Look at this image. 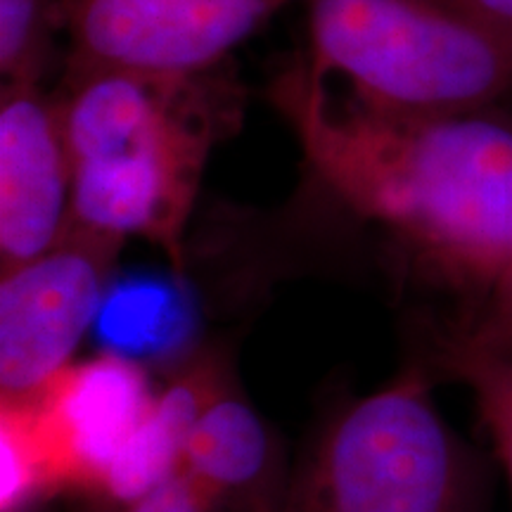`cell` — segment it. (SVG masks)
Listing matches in <instances>:
<instances>
[{
    "mask_svg": "<svg viewBox=\"0 0 512 512\" xmlns=\"http://www.w3.org/2000/svg\"><path fill=\"white\" fill-rule=\"evenodd\" d=\"M437 3L484 24L512 29V0H437Z\"/></svg>",
    "mask_w": 512,
    "mask_h": 512,
    "instance_id": "2e32d148",
    "label": "cell"
},
{
    "mask_svg": "<svg viewBox=\"0 0 512 512\" xmlns=\"http://www.w3.org/2000/svg\"><path fill=\"white\" fill-rule=\"evenodd\" d=\"M57 100L72 159V223L150 242L181 273L204 169L238 128V81L221 64L202 72L102 67L64 74Z\"/></svg>",
    "mask_w": 512,
    "mask_h": 512,
    "instance_id": "7a4b0ae2",
    "label": "cell"
},
{
    "mask_svg": "<svg viewBox=\"0 0 512 512\" xmlns=\"http://www.w3.org/2000/svg\"><path fill=\"white\" fill-rule=\"evenodd\" d=\"M57 494L29 401L0 399V512H29Z\"/></svg>",
    "mask_w": 512,
    "mask_h": 512,
    "instance_id": "8fae6325",
    "label": "cell"
},
{
    "mask_svg": "<svg viewBox=\"0 0 512 512\" xmlns=\"http://www.w3.org/2000/svg\"><path fill=\"white\" fill-rule=\"evenodd\" d=\"M228 387L226 368L216 354L183 361L176 375L155 392L138 432L107 472L98 501L112 505L133 501L176 475L197 420Z\"/></svg>",
    "mask_w": 512,
    "mask_h": 512,
    "instance_id": "30bf717a",
    "label": "cell"
},
{
    "mask_svg": "<svg viewBox=\"0 0 512 512\" xmlns=\"http://www.w3.org/2000/svg\"><path fill=\"white\" fill-rule=\"evenodd\" d=\"M114 512H233L211 491L192 479L188 472L178 470L164 482L152 486L133 501L119 503Z\"/></svg>",
    "mask_w": 512,
    "mask_h": 512,
    "instance_id": "5bb4252c",
    "label": "cell"
},
{
    "mask_svg": "<svg viewBox=\"0 0 512 512\" xmlns=\"http://www.w3.org/2000/svg\"><path fill=\"white\" fill-rule=\"evenodd\" d=\"M181 470L233 512H275L285 494L278 484L275 437L230 387L197 420Z\"/></svg>",
    "mask_w": 512,
    "mask_h": 512,
    "instance_id": "9c48e42d",
    "label": "cell"
},
{
    "mask_svg": "<svg viewBox=\"0 0 512 512\" xmlns=\"http://www.w3.org/2000/svg\"><path fill=\"white\" fill-rule=\"evenodd\" d=\"M309 64L394 114L486 112L512 95V29L437 0H309Z\"/></svg>",
    "mask_w": 512,
    "mask_h": 512,
    "instance_id": "3957f363",
    "label": "cell"
},
{
    "mask_svg": "<svg viewBox=\"0 0 512 512\" xmlns=\"http://www.w3.org/2000/svg\"><path fill=\"white\" fill-rule=\"evenodd\" d=\"M479 475L411 368L325 430L275 512H479Z\"/></svg>",
    "mask_w": 512,
    "mask_h": 512,
    "instance_id": "277c9868",
    "label": "cell"
},
{
    "mask_svg": "<svg viewBox=\"0 0 512 512\" xmlns=\"http://www.w3.org/2000/svg\"><path fill=\"white\" fill-rule=\"evenodd\" d=\"M306 162L387 228L422 273L479 306L512 273V124L484 112L394 114L335 100L309 60L271 86Z\"/></svg>",
    "mask_w": 512,
    "mask_h": 512,
    "instance_id": "6da1fadb",
    "label": "cell"
},
{
    "mask_svg": "<svg viewBox=\"0 0 512 512\" xmlns=\"http://www.w3.org/2000/svg\"><path fill=\"white\" fill-rule=\"evenodd\" d=\"M439 363L470 387L512 486V354L472 347L451 335L441 344Z\"/></svg>",
    "mask_w": 512,
    "mask_h": 512,
    "instance_id": "7c38bea8",
    "label": "cell"
},
{
    "mask_svg": "<svg viewBox=\"0 0 512 512\" xmlns=\"http://www.w3.org/2000/svg\"><path fill=\"white\" fill-rule=\"evenodd\" d=\"M472 347L512 354V273L496 287L456 335Z\"/></svg>",
    "mask_w": 512,
    "mask_h": 512,
    "instance_id": "9a60e30c",
    "label": "cell"
},
{
    "mask_svg": "<svg viewBox=\"0 0 512 512\" xmlns=\"http://www.w3.org/2000/svg\"><path fill=\"white\" fill-rule=\"evenodd\" d=\"M72 226V159L57 95L0 88V273L34 259Z\"/></svg>",
    "mask_w": 512,
    "mask_h": 512,
    "instance_id": "ba28073f",
    "label": "cell"
},
{
    "mask_svg": "<svg viewBox=\"0 0 512 512\" xmlns=\"http://www.w3.org/2000/svg\"><path fill=\"white\" fill-rule=\"evenodd\" d=\"M124 240L72 223L53 247L0 273V399H24L72 363L100 320Z\"/></svg>",
    "mask_w": 512,
    "mask_h": 512,
    "instance_id": "5b68a950",
    "label": "cell"
},
{
    "mask_svg": "<svg viewBox=\"0 0 512 512\" xmlns=\"http://www.w3.org/2000/svg\"><path fill=\"white\" fill-rule=\"evenodd\" d=\"M34 413L60 494L98 498L155 399L145 366L114 351L72 361L36 394Z\"/></svg>",
    "mask_w": 512,
    "mask_h": 512,
    "instance_id": "52a82bcc",
    "label": "cell"
},
{
    "mask_svg": "<svg viewBox=\"0 0 512 512\" xmlns=\"http://www.w3.org/2000/svg\"><path fill=\"white\" fill-rule=\"evenodd\" d=\"M290 0H64L67 74L102 67L202 72Z\"/></svg>",
    "mask_w": 512,
    "mask_h": 512,
    "instance_id": "8992f818",
    "label": "cell"
},
{
    "mask_svg": "<svg viewBox=\"0 0 512 512\" xmlns=\"http://www.w3.org/2000/svg\"><path fill=\"white\" fill-rule=\"evenodd\" d=\"M64 0H0V79L41 83Z\"/></svg>",
    "mask_w": 512,
    "mask_h": 512,
    "instance_id": "4fadbf2b",
    "label": "cell"
}]
</instances>
